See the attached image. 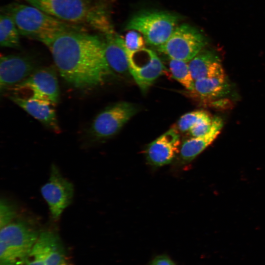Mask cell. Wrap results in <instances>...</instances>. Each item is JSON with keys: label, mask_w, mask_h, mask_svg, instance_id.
<instances>
[{"label": "cell", "mask_w": 265, "mask_h": 265, "mask_svg": "<svg viewBox=\"0 0 265 265\" xmlns=\"http://www.w3.org/2000/svg\"><path fill=\"white\" fill-rule=\"evenodd\" d=\"M9 98L49 129L56 133L60 132L54 106L49 101L33 96L26 98L17 95L11 96Z\"/></svg>", "instance_id": "obj_13"}, {"label": "cell", "mask_w": 265, "mask_h": 265, "mask_svg": "<svg viewBox=\"0 0 265 265\" xmlns=\"http://www.w3.org/2000/svg\"><path fill=\"white\" fill-rule=\"evenodd\" d=\"M210 118H212L210 114L204 110H194L186 113L179 119L177 123L178 130L182 132H188L192 127Z\"/></svg>", "instance_id": "obj_21"}, {"label": "cell", "mask_w": 265, "mask_h": 265, "mask_svg": "<svg viewBox=\"0 0 265 265\" xmlns=\"http://www.w3.org/2000/svg\"><path fill=\"white\" fill-rule=\"evenodd\" d=\"M36 63L28 55H1L0 60V90L15 86L29 76L36 69Z\"/></svg>", "instance_id": "obj_12"}, {"label": "cell", "mask_w": 265, "mask_h": 265, "mask_svg": "<svg viewBox=\"0 0 265 265\" xmlns=\"http://www.w3.org/2000/svg\"><path fill=\"white\" fill-rule=\"evenodd\" d=\"M205 36L196 28L188 24L178 26L158 51L169 58L187 62L194 57L207 44Z\"/></svg>", "instance_id": "obj_6"}, {"label": "cell", "mask_w": 265, "mask_h": 265, "mask_svg": "<svg viewBox=\"0 0 265 265\" xmlns=\"http://www.w3.org/2000/svg\"><path fill=\"white\" fill-rule=\"evenodd\" d=\"M106 35L105 56L112 70L123 74L129 71V62L124 40L113 31Z\"/></svg>", "instance_id": "obj_16"}, {"label": "cell", "mask_w": 265, "mask_h": 265, "mask_svg": "<svg viewBox=\"0 0 265 265\" xmlns=\"http://www.w3.org/2000/svg\"><path fill=\"white\" fill-rule=\"evenodd\" d=\"M223 126L221 118L212 119L211 128L205 134L192 137L184 141L180 147L177 161L179 166L184 165L192 161L216 139Z\"/></svg>", "instance_id": "obj_14"}, {"label": "cell", "mask_w": 265, "mask_h": 265, "mask_svg": "<svg viewBox=\"0 0 265 265\" xmlns=\"http://www.w3.org/2000/svg\"><path fill=\"white\" fill-rule=\"evenodd\" d=\"M225 78H210L195 80L191 96L202 100H210L224 96L228 93Z\"/></svg>", "instance_id": "obj_17"}, {"label": "cell", "mask_w": 265, "mask_h": 265, "mask_svg": "<svg viewBox=\"0 0 265 265\" xmlns=\"http://www.w3.org/2000/svg\"><path fill=\"white\" fill-rule=\"evenodd\" d=\"M179 19L177 15L167 12L144 11L132 17L125 28L139 32L146 43L158 47L168 39L178 26Z\"/></svg>", "instance_id": "obj_5"}, {"label": "cell", "mask_w": 265, "mask_h": 265, "mask_svg": "<svg viewBox=\"0 0 265 265\" xmlns=\"http://www.w3.org/2000/svg\"><path fill=\"white\" fill-rule=\"evenodd\" d=\"M180 144L178 130L175 128L169 129L146 147L145 154L147 163L154 167L171 163L179 153Z\"/></svg>", "instance_id": "obj_11"}, {"label": "cell", "mask_w": 265, "mask_h": 265, "mask_svg": "<svg viewBox=\"0 0 265 265\" xmlns=\"http://www.w3.org/2000/svg\"><path fill=\"white\" fill-rule=\"evenodd\" d=\"M127 49L130 51H136L145 48V40L139 32L131 30L126 34L124 40Z\"/></svg>", "instance_id": "obj_23"}, {"label": "cell", "mask_w": 265, "mask_h": 265, "mask_svg": "<svg viewBox=\"0 0 265 265\" xmlns=\"http://www.w3.org/2000/svg\"><path fill=\"white\" fill-rule=\"evenodd\" d=\"M40 191L48 205L52 220L58 221L73 201V184L62 176L55 164H52L49 178L41 187Z\"/></svg>", "instance_id": "obj_8"}, {"label": "cell", "mask_w": 265, "mask_h": 265, "mask_svg": "<svg viewBox=\"0 0 265 265\" xmlns=\"http://www.w3.org/2000/svg\"><path fill=\"white\" fill-rule=\"evenodd\" d=\"M188 64L194 80L204 78H225L220 58L212 50L203 49Z\"/></svg>", "instance_id": "obj_15"}, {"label": "cell", "mask_w": 265, "mask_h": 265, "mask_svg": "<svg viewBox=\"0 0 265 265\" xmlns=\"http://www.w3.org/2000/svg\"><path fill=\"white\" fill-rule=\"evenodd\" d=\"M28 90L31 95L43 99L55 106L59 99V86L56 72L52 67L37 68L29 76L15 85L14 90Z\"/></svg>", "instance_id": "obj_10"}, {"label": "cell", "mask_w": 265, "mask_h": 265, "mask_svg": "<svg viewBox=\"0 0 265 265\" xmlns=\"http://www.w3.org/2000/svg\"><path fill=\"white\" fill-rule=\"evenodd\" d=\"M45 254L40 242L38 238L28 255L25 264L26 265H46Z\"/></svg>", "instance_id": "obj_24"}, {"label": "cell", "mask_w": 265, "mask_h": 265, "mask_svg": "<svg viewBox=\"0 0 265 265\" xmlns=\"http://www.w3.org/2000/svg\"><path fill=\"white\" fill-rule=\"evenodd\" d=\"M150 265H175V264L168 256L159 255L155 257Z\"/></svg>", "instance_id": "obj_26"}, {"label": "cell", "mask_w": 265, "mask_h": 265, "mask_svg": "<svg viewBox=\"0 0 265 265\" xmlns=\"http://www.w3.org/2000/svg\"><path fill=\"white\" fill-rule=\"evenodd\" d=\"M19 215L15 205L6 198L0 201V228L16 219Z\"/></svg>", "instance_id": "obj_22"}, {"label": "cell", "mask_w": 265, "mask_h": 265, "mask_svg": "<svg viewBox=\"0 0 265 265\" xmlns=\"http://www.w3.org/2000/svg\"><path fill=\"white\" fill-rule=\"evenodd\" d=\"M133 104L121 102L109 106L93 120L89 135L94 141H102L116 134L137 112Z\"/></svg>", "instance_id": "obj_7"}, {"label": "cell", "mask_w": 265, "mask_h": 265, "mask_svg": "<svg viewBox=\"0 0 265 265\" xmlns=\"http://www.w3.org/2000/svg\"><path fill=\"white\" fill-rule=\"evenodd\" d=\"M45 45L61 77L77 88L100 85L112 73L105 56L104 41L82 29L62 33Z\"/></svg>", "instance_id": "obj_1"}, {"label": "cell", "mask_w": 265, "mask_h": 265, "mask_svg": "<svg viewBox=\"0 0 265 265\" xmlns=\"http://www.w3.org/2000/svg\"><path fill=\"white\" fill-rule=\"evenodd\" d=\"M29 4L67 24L104 33L113 31L101 0H25Z\"/></svg>", "instance_id": "obj_2"}, {"label": "cell", "mask_w": 265, "mask_h": 265, "mask_svg": "<svg viewBox=\"0 0 265 265\" xmlns=\"http://www.w3.org/2000/svg\"><path fill=\"white\" fill-rule=\"evenodd\" d=\"M0 16V46L6 48H19L20 34L16 24L9 16L2 13Z\"/></svg>", "instance_id": "obj_19"}, {"label": "cell", "mask_w": 265, "mask_h": 265, "mask_svg": "<svg viewBox=\"0 0 265 265\" xmlns=\"http://www.w3.org/2000/svg\"><path fill=\"white\" fill-rule=\"evenodd\" d=\"M213 118L204 120L192 127L188 131L192 137H197L206 134L210 130Z\"/></svg>", "instance_id": "obj_25"}, {"label": "cell", "mask_w": 265, "mask_h": 265, "mask_svg": "<svg viewBox=\"0 0 265 265\" xmlns=\"http://www.w3.org/2000/svg\"><path fill=\"white\" fill-rule=\"evenodd\" d=\"M38 239L44 251L46 265H59L64 262L63 246L55 233L48 230L41 232Z\"/></svg>", "instance_id": "obj_18"}, {"label": "cell", "mask_w": 265, "mask_h": 265, "mask_svg": "<svg viewBox=\"0 0 265 265\" xmlns=\"http://www.w3.org/2000/svg\"><path fill=\"white\" fill-rule=\"evenodd\" d=\"M129 71L142 91H146L165 70L154 51L146 48L130 51L127 49Z\"/></svg>", "instance_id": "obj_9"}, {"label": "cell", "mask_w": 265, "mask_h": 265, "mask_svg": "<svg viewBox=\"0 0 265 265\" xmlns=\"http://www.w3.org/2000/svg\"><path fill=\"white\" fill-rule=\"evenodd\" d=\"M39 234L29 220L20 216L1 228L0 265L25 264Z\"/></svg>", "instance_id": "obj_4"}, {"label": "cell", "mask_w": 265, "mask_h": 265, "mask_svg": "<svg viewBox=\"0 0 265 265\" xmlns=\"http://www.w3.org/2000/svg\"><path fill=\"white\" fill-rule=\"evenodd\" d=\"M169 66L173 77L188 91L193 90L195 80L189 70L188 62L169 58Z\"/></svg>", "instance_id": "obj_20"}, {"label": "cell", "mask_w": 265, "mask_h": 265, "mask_svg": "<svg viewBox=\"0 0 265 265\" xmlns=\"http://www.w3.org/2000/svg\"><path fill=\"white\" fill-rule=\"evenodd\" d=\"M0 12L13 20L20 34L45 45L62 33L82 27L60 21L30 4L12 2L1 7Z\"/></svg>", "instance_id": "obj_3"}]
</instances>
